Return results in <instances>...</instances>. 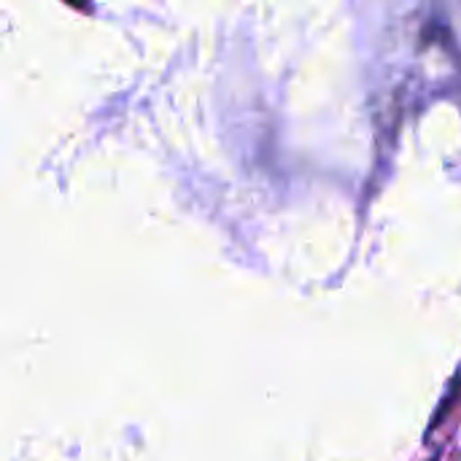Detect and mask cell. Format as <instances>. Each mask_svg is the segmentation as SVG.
Returning <instances> with one entry per match:
<instances>
[{
  "instance_id": "cell-1",
  "label": "cell",
  "mask_w": 461,
  "mask_h": 461,
  "mask_svg": "<svg viewBox=\"0 0 461 461\" xmlns=\"http://www.w3.org/2000/svg\"><path fill=\"white\" fill-rule=\"evenodd\" d=\"M459 394H461V370L454 375V381L448 384V392H446V397L440 400V405H438V411H435V416H432V421H429V432H435V429L440 427V421H446V416H448V413H451V408L456 405Z\"/></svg>"
},
{
  "instance_id": "cell-2",
  "label": "cell",
  "mask_w": 461,
  "mask_h": 461,
  "mask_svg": "<svg viewBox=\"0 0 461 461\" xmlns=\"http://www.w3.org/2000/svg\"><path fill=\"white\" fill-rule=\"evenodd\" d=\"M429 461H438V456H435V459H429Z\"/></svg>"
}]
</instances>
